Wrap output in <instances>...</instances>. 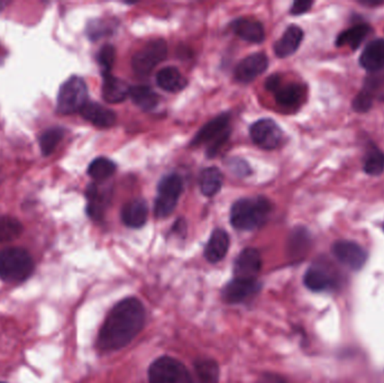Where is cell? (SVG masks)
I'll return each instance as SVG.
<instances>
[{
	"instance_id": "cell-1",
	"label": "cell",
	"mask_w": 384,
	"mask_h": 383,
	"mask_svg": "<svg viewBox=\"0 0 384 383\" xmlns=\"http://www.w3.org/2000/svg\"><path fill=\"white\" fill-rule=\"evenodd\" d=\"M145 309L136 298H126L108 313L98 335L97 345L104 352L120 350L143 329Z\"/></svg>"
},
{
	"instance_id": "cell-2",
	"label": "cell",
	"mask_w": 384,
	"mask_h": 383,
	"mask_svg": "<svg viewBox=\"0 0 384 383\" xmlns=\"http://www.w3.org/2000/svg\"><path fill=\"white\" fill-rule=\"evenodd\" d=\"M272 204L264 197L243 198L233 205L231 222L239 231H253L266 222Z\"/></svg>"
},
{
	"instance_id": "cell-3",
	"label": "cell",
	"mask_w": 384,
	"mask_h": 383,
	"mask_svg": "<svg viewBox=\"0 0 384 383\" xmlns=\"http://www.w3.org/2000/svg\"><path fill=\"white\" fill-rule=\"evenodd\" d=\"M33 258L25 249L8 247L0 251V279L8 283H21L33 273Z\"/></svg>"
},
{
	"instance_id": "cell-4",
	"label": "cell",
	"mask_w": 384,
	"mask_h": 383,
	"mask_svg": "<svg viewBox=\"0 0 384 383\" xmlns=\"http://www.w3.org/2000/svg\"><path fill=\"white\" fill-rule=\"evenodd\" d=\"M88 88L80 76H71L58 90L56 110L62 115H71L83 110L88 101Z\"/></svg>"
},
{
	"instance_id": "cell-5",
	"label": "cell",
	"mask_w": 384,
	"mask_h": 383,
	"mask_svg": "<svg viewBox=\"0 0 384 383\" xmlns=\"http://www.w3.org/2000/svg\"><path fill=\"white\" fill-rule=\"evenodd\" d=\"M229 116H217L216 118L211 119L204 125V127L197 133L195 138L192 140V146L204 145L208 146V156L213 158L217 153L220 152L222 146L226 143L229 137Z\"/></svg>"
},
{
	"instance_id": "cell-6",
	"label": "cell",
	"mask_w": 384,
	"mask_h": 383,
	"mask_svg": "<svg viewBox=\"0 0 384 383\" xmlns=\"http://www.w3.org/2000/svg\"><path fill=\"white\" fill-rule=\"evenodd\" d=\"M182 179L178 174H169L161 180L154 204V214L158 218H167L173 213L182 194Z\"/></svg>"
},
{
	"instance_id": "cell-7",
	"label": "cell",
	"mask_w": 384,
	"mask_h": 383,
	"mask_svg": "<svg viewBox=\"0 0 384 383\" xmlns=\"http://www.w3.org/2000/svg\"><path fill=\"white\" fill-rule=\"evenodd\" d=\"M149 379L151 383H192L186 366L171 356H162L151 364Z\"/></svg>"
},
{
	"instance_id": "cell-8",
	"label": "cell",
	"mask_w": 384,
	"mask_h": 383,
	"mask_svg": "<svg viewBox=\"0 0 384 383\" xmlns=\"http://www.w3.org/2000/svg\"><path fill=\"white\" fill-rule=\"evenodd\" d=\"M168 54V45L162 39L149 41L143 49L138 51L131 60L135 72L147 76L154 68L163 61Z\"/></svg>"
},
{
	"instance_id": "cell-9",
	"label": "cell",
	"mask_w": 384,
	"mask_h": 383,
	"mask_svg": "<svg viewBox=\"0 0 384 383\" xmlns=\"http://www.w3.org/2000/svg\"><path fill=\"white\" fill-rule=\"evenodd\" d=\"M250 137L263 149H277L282 140V131L272 119H259L250 126Z\"/></svg>"
},
{
	"instance_id": "cell-10",
	"label": "cell",
	"mask_w": 384,
	"mask_h": 383,
	"mask_svg": "<svg viewBox=\"0 0 384 383\" xmlns=\"http://www.w3.org/2000/svg\"><path fill=\"white\" fill-rule=\"evenodd\" d=\"M332 254L341 265L353 270H360L365 265L367 254L365 249L351 240H339L332 245Z\"/></svg>"
},
{
	"instance_id": "cell-11",
	"label": "cell",
	"mask_w": 384,
	"mask_h": 383,
	"mask_svg": "<svg viewBox=\"0 0 384 383\" xmlns=\"http://www.w3.org/2000/svg\"><path fill=\"white\" fill-rule=\"evenodd\" d=\"M262 268V259L259 251L252 247L242 251L235 261V279L256 280Z\"/></svg>"
},
{
	"instance_id": "cell-12",
	"label": "cell",
	"mask_w": 384,
	"mask_h": 383,
	"mask_svg": "<svg viewBox=\"0 0 384 383\" xmlns=\"http://www.w3.org/2000/svg\"><path fill=\"white\" fill-rule=\"evenodd\" d=\"M268 59L264 53H256L242 60L235 69V78L242 83H252L268 69Z\"/></svg>"
},
{
	"instance_id": "cell-13",
	"label": "cell",
	"mask_w": 384,
	"mask_h": 383,
	"mask_svg": "<svg viewBox=\"0 0 384 383\" xmlns=\"http://www.w3.org/2000/svg\"><path fill=\"white\" fill-rule=\"evenodd\" d=\"M259 289V284L256 280L234 279L226 284L222 297L227 304H238L253 297Z\"/></svg>"
},
{
	"instance_id": "cell-14",
	"label": "cell",
	"mask_w": 384,
	"mask_h": 383,
	"mask_svg": "<svg viewBox=\"0 0 384 383\" xmlns=\"http://www.w3.org/2000/svg\"><path fill=\"white\" fill-rule=\"evenodd\" d=\"M85 121L99 128L113 127L116 123V114L98 103H87L80 110Z\"/></svg>"
},
{
	"instance_id": "cell-15",
	"label": "cell",
	"mask_w": 384,
	"mask_h": 383,
	"mask_svg": "<svg viewBox=\"0 0 384 383\" xmlns=\"http://www.w3.org/2000/svg\"><path fill=\"white\" fill-rule=\"evenodd\" d=\"M104 81H103V98L107 103L110 104H118L125 101L129 96L131 87L117 76H113L111 73H103Z\"/></svg>"
},
{
	"instance_id": "cell-16",
	"label": "cell",
	"mask_w": 384,
	"mask_h": 383,
	"mask_svg": "<svg viewBox=\"0 0 384 383\" xmlns=\"http://www.w3.org/2000/svg\"><path fill=\"white\" fill-rule=\"evenodd\" d=\"M149 215L147 205L143 199L136 198L128 201L122 209V220L127 227L140 228L145 225Z\"/></svg>"
},
{
	"instance_id": "cell-17",
	"label": "cell",
	"mask_w": 384,
	"mask_h": 383,
	"mask_svg": "<svg viewBox=\"0 0 384 383\" xmlns=\"http://www.w3.org/2000/svg\"><path fill=\"white\" fill-rule=\"evenodd\" d=\"M233 31L242 40L250 43H261L266 39L263 25L256 19H241L232 25Z\"/></svg>"
},
{
	"instance_id": "cell-18",
	"label": "cell",
	"mask_w": 384,
	"mask_h": 383,
	"mask_svg": "<svg viewBox=\"0 0 384 383\" xmlns=\"http://www.w3.org/2000/svg\"><path fill=\"white\" fill-rule=\"evenodd\" d=\"M360 63L366 71L378 72L384 68V40L370 42L362 54H361Z\"/></svg>"
},
{
	"instance_id": "cell-19",
	"label": "cell",
	"mask_w": 384,
	"mask_h": 383,
	"mask_svg": "<svg viewBox=\"0 0 384 383\" xmlns=\"http://www.w3.org/2000/svg\"><path fill=\"white\" fill-rule=\"evenodd\" d=\"M229 249V236L222 228L215 229L204 249V258L211 263L222 261Z\"/></svg>"
},
{
	"instance_id": "cell-20",
	"label": "cell",
	"mask_w": 384,
	"mask_h": 383,
	"mask_svg": "<svg viewBox=\"0 0 384 383\" xmlns=\"http://www.w3.org/2000/svg\"><path fill=\"white\" fill-rule=\"evenodd\" d=\"M303 39V32L296 25H291L284 32L280 40L275 44V52L277 58H288L299 49Z\"/></svg>"
},
{
	"instance_id": "cell-21",
	"label": "cell",
	"mask_w": 384,
	"mask_h": 383,
	"mask_svg": "<svg viewBox=\"0 0 384 383\" xmlns=\"http://www.w3.org/2000/svg\"><path fill=\"white\" fill-rule=\"evenodd\" d=\"M156 83L160 88L168 92H179L186 88V79L177 68L167 67L156 74Z\"/></svg>"
},
{
	"instance_id": "cell-22",
	"label": "cell",
	"mask_w": 384,
	"mask_h": 383,
	"mask_svg": "<svg viewBox=\"0 0 384 383\" xmlns=\"http://www.w3.org/2000/svg\"><path fill=\"white\" fill-rule=\"evenodd\" d=\"M223 174L218 167H211L204 169L199 178V185L202 195L206 197H213L218 194L223 186Z\"/></svg>"
},
{
	"instance_id": "cell-23",
	"label": "cell",
	"mask_w": 384,
	"mask_h": 383,
	"mask_svg": "<svg viewBox=\"0 0 384 383\" xmlns=\"http://www.w3.org/2000/svg\"><path fill=\"white\" fill-rule=\"evenodd\" d=\"M305 284L311 291H325L332 286V278L325 269L314 265L305 274Z\"/></svg>"
},
{
	"instance_id": "cell-24",
	"label": "cell",
	"mask_w": 384,
	"mask_h": 383,
	"mask_svg": "<svg viewBox=\"0 0 384 383\" xmlns=\"http://www.w3.org/2000/svg\"><path fill=\"white\" fill-rule=\"evenodd\" d=\"M275 101L282 107H295L299 105L303 96V88L298 83L280 85L275 92Z\"/></svg>"
},
{
	"instance_id": "cell-25",
	"label": "cell",
	"mask_w": 384,
	"mask_h": 383,
	"mask_svg": "<svg viewBox=\"0 0 384 383\" xmlns=\"http://www.w3.org/2000/svg\"><path fill=\"white\" fill-rule=\"evenodd\" d=\"M85 196H87V200H88V205H87L88 216L90 218L95 219V220L103 218L105 206H106L105 205L106 204V197H105L104 194L99 192L97 185H95V183L89 185L87 192H85Z\"/></svg>"
},
{
	"instance_id": "cell-26",
	"label": "cell",
	"mask_w": 384,
	"mask_h": 383,
	"mask_svg": "<svg viewBox=\"0 0 384 383\" xmlns=\"http://www.w3.org/2000/svg\"><path fill=\"white\" fill-rule=\"evenodd\" d=\"M129 97L140 110H151L159 104V96L147 85H135L129 90Z\"/></svg>"
},
{
	"instance_id": "cell-27",
	"label": "cell",
	"mask_w": 384,
	"mask_h": 383,
	"mask_svg": "<svg viewBox=\"0 0 384 383\" xmlns=\"http://www.w3.org/2000/svg\"><path fill=\"white\" fill-rule=\"evenodd\" d=\"M369 32L370 28L367 25H356L348 31L339 34L336 44L339 46H351L352 49L356 50L362 44L363 41L365 40Z\"/></svg>"
},
{
	"instance_id": "cell-28",
	"label": "cell",
	"mask_w": 384,
	"mask_h": 383,
	"mask_svg": "<svg viewBox=\"0 0 384 383\" xmlns=\"http://www.w3.org/2000/svg\"><path fill=\"white\" fill-rule=\"evenodd\" d=\"M64 136V130L62 127H51L43 132L39 138L41 152L43 156H49L54 152Z\"/></svg>"
},
{
	"instance_id": "cell-29",
	"label": "cell",
	"mask_w": 384,
	"mask_h": 383,
	"mask_svg": "<svg viewBox=\"0 0 384 383\" xmlns=\"http://www.w3.org/2000/svg\"><path fill=\"white\" fill-rule=\"evenodd\" d=\"M116 171V165L107 158H97L90 163L88 174L96 181H105Z\"/></svg>"
},
{
	"instance_id": "cell-30",
	"label": "cell",
	"mask_w": 384,
	"mask_h": 383,
	"mask_svg": "<svg viewBox=\"0 0 384 383\" xmlns=\"http://www.w3.org/2000/svg\"><path fill=\"white\" fill-rule=\"evenodd\" d=\"M23 225L19 219L14 217L1 215L0 216V243L12 242L21 236L23 233Z\"/></svg>"
},
{
	"instance_id": "cell-31",
	"label": "cell",
	"mask_w": 384,
	"mask_h": 383,
	"mask_svg": "<svg viewBox=\"0 0 384 383\" xmlns=\"http://www.w3.org/2000/svg\"><path fill=\"white\" fill-rule=\"evenodd\" d=\"M195 373L200 383H218L220 369L211 360H202L195 363Z\"/></svg>"
},
{
	"instance_id": "cell-32",
	"label": "cell",
	"mask_w": 384,
	"mask_h": 383,
	"mask_svg": "<svg viewBox=\"0 0 384 383\" xmlns=\"http://www.w3.org/2000/svg\"><path fill=\"white\" fill-rule=\"evenodd\" d=\"M364 171L370 176H380L384 171V154L374 149L370 151L364 161Z\"/></svg>"
},
{
	"instance_id": "cell-33",
	"label": "cell",
	"mask_w": 384,
	"mask_h": 383,
	"mask_svg": "<svg viewBox=\"0 0 384 383\" xmlns=\"http://www.w3.org/2000/svg\"><path fill=\"white\" fill-rule=\"evenodd\" d=\"M116 59V50L113 45L106 44L98 53V63L103 68V73L110 72Z\"/></svg>"
},
{
	"instance_id": "cell-34",
	"label": "cell",
	"mask_w": 384,
	"mask_h": 383,
	"mask_svg": "<svg viewBox=\"0 0 384 383\" xmlns=\"http://www.w3.org/2000/svg\"><path fill=\"white\" fill-rule=\"evenodd\" d=\"M113 26L105 21H92L88 25L87 28V34L92 40H99L101 37H104L107 34L111 33Z\"/></svg>"
},
{
	"instance_id": "cell-35",
	"label": "cell",
	"mask_w": 384,
	"mask_h": 383,
	"mask_svg": "<svg viewBox=\"0 0 384 383\" xmlns=\"http://www.w3.org/2000/svg\"><path fill=\"white\" fill-rule=\"evenodd\" d=\"M373 96L372 90L365 88L362 92L357 94L353 101V108L359 113H365L372 107Z\"/></svg>"
},
{
	"instance_id": "cell-36",
	"label": "cell",
	"mask_w": 384,
	"mask_h": 383,
	"mask_svg": "<svg viewBox=\"0 0 384 383\" xmlns=\"http://www.w3.org/2000/svg\"><path fill=\"white\" fill-rule=\"evenodd\" d=\"M227 165H229V169L232 171L235 176H246L250 174V167L244 160L239 158H231Z\"/></svg>"
},
{
	"instance_id": "cell-37",
	"label": "cell",
	"mask_w": 384,
	"mask_h": 383,
	"mask_svg": "<svg viewBox=\"0 0 384 383\" xmlns=\"http://www.w3.org/2000/svg\"><path fill=\"white\" fill-rule=\"evenodd\" d=\"M312 5H314V3L308 1V0L295 1L292 7H291V14H293V15H302V14L308 12Z\"/></svg>"
},
{
	"instance_id": "cell-38",
	"label": "cell",
	"mask_w": 384,
	"mask_h": 383,
	"mask_svg": "<svg viewBox=\"0 0 384 383\" xmlns=\"http://www.w3.org/2000/svg\"><path fill=\"white\" fill-rule=\"evenodd\" d=\"M259 383H287L284 381V379L277 375L275 373H264L263 374L261 379L259 380Z\"/></svg>"
},
{
	"instance_id": "cell-39",
	"label": "cell",
	"mask_w": 384,
	"mask_h": 383,
	"mask_svg": "<svg viewBox=\"0 0 384 383\" xmlns=\"http://www.w3.org/2000/svg\"><path fill=\"white\" fill-rule=\"evenodd\" d=\"M281 85V78L280 76L275 74V76H271L266 80V87L268 92H275Z\"/></svg>"
},
{
	"instance_id": "cell-40",
	"label": "cell",
	"mask_w": 384,
	"mask_h": 383,
	"mask_svg": "<svg viewBox=\"0 0 384 383\" xmlns=\"http://www.w3.org/2000/svg\"><path fill=\"white\" fill-rule=\"evenodd\" d=\"M0 383H6V382H1V381H0Z\"/></svg>"
}]
</instances>
